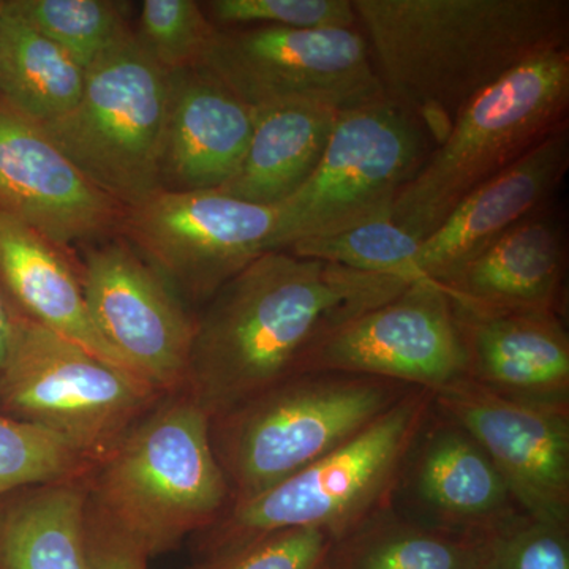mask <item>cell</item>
I'll return each instance as SVG.
<instances>
[{"label": "cell", "instance_id": "1", "mask_svg": "<svg viewBox=\"0 0 569 569\" xmlns=\"http://www.w3.org/2000/svg\"><path fill=\"white\" fill-rule=\"evenodd\" d=\"M288 250H266L194 317L183 391L209 419L302 372L337 329L408 287Z\"/></svg>", "mask_w": 569, "mask_h": 569}, {"label": "cell", "instance_id": "2", "mask_svg": "<svg viewBox=\"0 0 569 569\" xmlns=\"http://www.w3.org/2000/svg\"><path fill=\"white\" fill-rule=\"evenodd\" d=\"M383 91L438 146L475 97L569 44L568 0H353Z\"/></svg>", "mask_w": 569, "mask_h": 569}, {"label": "cell", "instance_id": "3", "mask_svg": "<svg viewBox=\"0 0 569 569\" xmlns=\"http://www.w3.org/2000/svg\"><path fill=\"white\" fill-rule=\"evenodd\" d=\"M231 503L211 419L186 391L163 396L89 473L88 515L148 559L208 530Z\"/></svg>", "mask_w": 569, "mask_h": 569}, {"label": "cell", "instance_id": "4", "mask_svg": "<svg viewBox=\"0 0 569 569\" xmlns=\"http://www.w3.org/2000/svg\"><path fill=\"white\" fill-rule=\"evenodd\" d=\"M569 44L541 52L475 97L397 197L392 222L422 241L463 200L568 123Z\"/></svg>", "mask_w": 569, "mask_h": 569}, {"label": "cell", "instance_id": "5", "mask_svg": "<svg viewBox=\"0 0 569 569\" xmlns=\"http://www.w3.org/2000/svg\"><path fill=\"white\" fill-rule=\"evenodd\" d=\"M415 389L387 378L310 370L211 419L213 452L233 503L331 455Z\"/></svg>", "mask_w": 569, "mask_h": 569}, {"label": "cell", "instance_id": "6", "mask_svg": "<svg viewBox=\"0 0 569 569\" xmlns=\"http://www.w3.org/2000/svg\"><path fill=\"white\" fill-rule=\"evenodd\" d=\"M433 407V392L415 389L331 455L246 500L234 501L198 537L203 560L254 539L313 527L342 538L387 508L408 452Z\"/></svg>", "mask_w": 569, "mask_h": 569}, {"label": "cell", "instance_id": "7", "mask_svg": "<svg viewBox=\"0 0 569 569\" xmlns=\"http://www.w3.org/2000/svg\"><path fill=\"white\" fill-rule=\"evenodd\" d=\"M436 148L422 123L387 93L337 112L309 181L276 206L266 250H287L376 220L392 219L400 192Z\"/></svg>", "mask_w": 569, "mask_h": 569}, {"label": "cell", "instance_id": "8", "mask_svg": "<svg viewBox=\"0 0 569 569\" xmlns=\"http://www.w3.org/2000/svg\"><path fill=\"white\" fill-rule=\"evenodd\" d=\"M168 73L130 33L86 70L80 102L40 126L78 171L122 206L160 192Z\"/></svg>", "mask_w": 569, "mask_h": 569}, {"label": "cell", "instance_id": "9", "mask_svg": "<svg viewBox=\"0 0 569 569\" xmlns=\"http://www.w3.org/2000/svg\"><path fill=\"white\" fill-rule=\"evenodd\" d=\"M163 395L18 312L0 413L54 433L97 466Z\"/></svg>", "mask_w": 569, "mask_h": 569}, {"label": "cell", "instance_id": "10", "mask_svg": "<svg viewBox=\"0 0 569 569\" xmlns=\"http://www.w3.org/2000/svg\"><path fill=\"white\" fill-rule=\"evenodd\" d=\"M254 111L353 110L385 96L361 29H217L200 66Z\"/></svg>", "mask_w": 569, "mask_h": 569}, {"label": "cell", "instance_id": "11", "mask_svg": "<svg viewBox=\"0 0 569 569\" xmlns=\"http://www.w3.org/2000/svg\"><path fill=\"white\" fill-rule=\"evenodd\" d=\"M276 209L219 192H159L127 209L119 236L183 305L204 306L266 252Z\"/></svg>", "mask_w": 569, "mask_h": 569}, {"label": "cell", "instance_id": "12", "mask_svg": "<svg viewBox=\"0 0 569 569\" xmlns=\"http://www.w3.org/2000/svg\"><path fill=\"white\" fill-rule=\"evenodd\" d=\"M80 282L99 335L160 395L183 391L194 317L121 236L84 246Z\"/></svg>", "mask_w": 569, "mask_h": 569}, {"label": "cell", "instance_id": "13", "mask_svg": "<svg viewBox=\"0 0 569 569\" xmlns=\"http://www.w3.org/2000/svg\"><path fill=\"white\" fill-rule=\"evenodd\" d=\"M336 370L438 392L467 378L466 351L447 291L433 280L408 284L391 301L337 329L302 372Z\"/></svg>", "mask_w": 569, "mask_h": 569}, {"label": "cell", "instance_id": "14", "mask_svg": "<svg viewBox=\"0 0 569 569\" xmlns=\"http://www.w3.org/2000/svg\"><path fill=\"white\" fill-rule=\"evenodd\" d=\"M433 406L485 449L529 518L569 527V406L508 399L467 378L433 392Z\"/></svg>", "mask_w": 569, "mask_h": 569}, {"label": "cell", "instance_id": "15", "mask_svg": "<svg viewBox=\"0 0 569 569\" xmlns=\"http://www.w3.org/2000/svg\"><path fill=\"white\" fill-rule=\"evenodd\" d=\"M389 508L459 537L492 539L526 512L466 429L432 407L392 490Z\"/></svg>", "mask_w": 569, "mask_h": 569}, {"label": "cell", "instance_id": "16", "mask_svg": "<svg viewBox=\"0 0 569 569\" xmlns=\"http://www.w3.org/2000/svg\"><path fill=\"white\" fill-rule=\"evenodd\" d=\"M0 209L69 252L119 234L126 209L97 189L39 123L0 100Z\"/></svg>", "mask_w": 569, "mask_h": 569}, {"label": "cell", "instance_id": "17", "mask_svg": "<svg viewBox=\"0 0 569 569\" xmlns=\"http://www.w3.org/2000/svg\"><path fill=\"white\" fill-rule=\"evenodd\" d=\"M254 110L203 67L168 74L160 192H213L241 167Z\"/></svg>", "mask_w": 569, "mask_h": 569}, {"label": "cell", "instance_id": "18", "mask_svg": "<svg viewBox=\"0 0 569 569\" xmlns=\"http://www.w3.org/2000/svg\"><path fill=\"white\" fill-rule=\"evenodd\" d=\"M569 170V123L468 194L419 244L426 279L447 282L529 213L552 203Z\"/></svg>", "mask_w": 569, "mask_h": 569}, {"label": "cell", "instance_id": "19", "mask_svg": "<svg viewBox=\"0 0 569 569\" xmlns=\"http://www.w3.org/2000/svg\"><path fill=\"white\" fill-rule=\"evenodd\" d=\"M452 307L467 380L508 399L569 406V336L561 313Z\"/></svg>", "mask_w": 569, "mask_h": 569}, {"label": "cell", "instance_id": "20", "mask_svg": "<svg viewBox=\"0 0 569 569\" xmlns=\"http://www.w3.org/2000/svg\"><path fill=\"white\" fill-rule=\"evenodd\" d=\"M567 268V223L552 201L440 284L455 305L467 309L561 313Z\"/></svg>", "mask_w": 569, "mask_h": 569}, {"label": "cell", "instance_id": "21", "mask_svg": "<svg viewBox=\"0 0 569 569\" xmlns=\"http://www.w3.org/2000/svg\"><path fill=\"white\" fill-rule=\"evenodd\" d=\"M0 288L14 309L29 320L132 372L93 326L80 274L67 252L3 209H0Z\"/></svg>", "mask_w": 569, "mask_h": 569}, {"label": "cell", "instance_id": "22", "mask_svg": "<svg viewBox=\"0 0 569 569\" xmlns=\"http://www.w3.org/2000/svg\"><path fill=\"white\" fill-rule=\"evenodd\" d=\"M89 473L0 500V569H88Z\"/></svg>", "mask_w": 569, "mask_h": 569}, {"label": "cell", "instance_id": "23", "mask_svg": "<svg viewBox=\"0 0 569 569\" xmlns=\"http://www.w3.org/2000/svg\"><path fill=\"white\" fill-rule=\"evenodd\" d=\"M336 116L306 104L254 111L252 138L241 167L213 192L266 208L283 203L317 170Z\"/></svg>", "mask_w": 569, "mask_h": 569}, {"label": "cell", "instance_id": "24", "mask_svg": "<svg viewBox=\"0 0 569 569\" xmlns=\"http://www.w3.org/2000/svg\"><path fill=\"white\" fill-rule=\"evenodd\" d=\"M84 81L86 71L6 0L0 14V100L43 126L80 102Z\"/></svg>", "mask_w": 569, "mask_h": 569}, {"label": "cell", "instance_id": "25", "mask_svg": "<svg viewBox=\"0 0 569 569\" xmlns=\"http://www.w3.org/2000/svg\"><path fill=\"white\" fill-rule=\"evenodd\" d=\"M489 541L419 526L388 505L337 539L329 569H488Z\"/></svg>", "mask_w": 569, "mask_h": 569}, {"label": "cell", "instance_id": "26", "mask_svg": "<svg viewBox=\"0 0 569 569\" xmlns=\"http://www.w3.org/2000/svg\"><path fill=\"white\" fill-rule=\"evenodd\" d=\"M37 32L58 44L82 70L133 32L129 2L116 0H7Z\"/></svg>", "mask_w": 569, "mask_h": 569}, {"label": "cell", "instance_id": "27", "mask_svg": "<svg viewBox=\"0 0 569 569\" xmlns=\"http://www.w3.org/2000/svg\"><path fill=\"white\" fill-rule=\"evenodd\" d=\"M419 239L407 233L392 219H385L359 224L328 238L298 242L287 250L346 266L355 271L396 277L403 282L415 283L429 280L419 271Z\"/></svg>", "mask_w": 569, "mask_h": 569}, {"label": "cell", "instance_id": "28", "mask_svg": "<svg viewBox=\"0 0 569 569\" xmlns=\"http://www.w3.org/2000/svg\"><path fill=\"white\" fill-rule=\"evenodd\" d=\"M93 467L62 438L0 413V500L31 486L80 477Z\"/></svg>", "mask_w": 569, "mask_h": 569}, {"label": "cell", "instance_id": "29", "mask_svg": "<svg viewBox=\"0 0 569 569\" xmlns=\"http://www.w3.org/2000/svg\"><path fill=\"white\" fill-rule=\"evenodd\" d=\"M134 37L164 73L200 66L216 28L197 0H144Z\"/></svg>", "mask_w": 569, "mask_h": 569}, {"label": "cell", "instance_id": "30", "mask_svg": "<svg viewBox=\"0 0 569 569\" xmlns=\"http://www.w3.org/2000/svg\"><path fill=\"white\" fill-rule=\"evenodd\" d=\"M217 29L277 26L291 29H356L353 0H209L201 2Z\"/></svg>", "mask_w": 569, "mask_h": 569}, {"label": "cell", "instance_id": "31", "mask_svg": "<svg viewBox=\"0 0 569 569\" xmlns=\"http://www.w3.org/2000/svg\"><path fill=\"white\" fill-rule=\"evenodd\" d=\"M337 538L321 529L274 531L194 569H329Z\"/></svg>", "mask_w": 569, "mask_h": 569}, {"label": "cell", "instance_id": "32", "mask_svg": "<svg viewBox=\"0 0 569 569\" xmlns=\"http://www.w3.org/2000/svg\"><path fill=\"white\" fill-rule=\"evenodd\" d=\"M488 569H569V527L526 516L490 539Z\"/></svg>", "mask_w": 569, "mask_h": 569}, {"label": "cell", "instance_id": "33", "mask_svg": "<svg viewBox=\"0 0 569 569\" xmlns=\"http://www.w3.org/2000/svg\"><path fill=\"white\" fill-rule=\"evenodd\" d=\"M148 560L88 515V569H148Z\"/></svg>", "mask_w": 569, "mask_h": 569}, {"label": "cell", "instance_id": "34", "mask_svg": "<svg viewBox=\"0 0 569 569\" xmlns=\"http://www.w3.org/2000/svg\"><path fill=\"white\" fill-rule=\"evenodd\" d=\"M18 310L0 288V378L9 361L11 347H13L14 332H17Z\"/></svg>", "mask_w": 569, "mask_h": 569}, {"label": "cell", "instance_id": "35", "mask_svg": "<svg viewBox=\"0 0 569 569\" xmlns=\"http://www.w3.org/2000/svg\"><path fill=\"white\" fill-rule=\"evenodd\" d=\"M3 3H6V0H0V14H2L3 11Z\"/></svg>", "mask_w": 569, "mask_h": 569}]
</instances>
